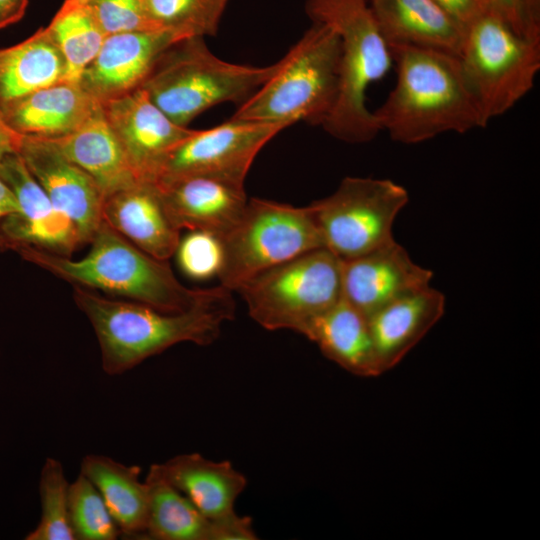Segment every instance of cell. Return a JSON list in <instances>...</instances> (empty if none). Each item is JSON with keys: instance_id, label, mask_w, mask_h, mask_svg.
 <instances>
[{"instance_id": "obj_18", "label": "cell", "mask_w": 540, "mask_h": 540, "mask_svg": "<svg viewBox=\"0 0 540 540\" xmlns=\"http://www.w3.org/2000/svg\"><path fill=\"white\" fill-rule=\"evenodd\" d=\"M103 220L132 244L159 260L175 254L180 229L154 181L139 179L104 197Z\"/></svg>"}, {"instance_id": "obj_31", "label": "cell", "mask_w": 540, "mask_h": 540, "mask_svg": "<svg viewBox=\"0 0 540 540\" xmlns=\"http://www.w3.org/2000/svg\"><path fill=\"white\" fill-rule=\"evenodd\" d=\"M69 519L75 540H115L121 536L101 494L81 473L69 484Z\"/></svg>"}, {"instance_id": "obj_1", "label": "cell", "mask_w": 540, "mask_h": 540, "mask_svg": "<svg viewBox=\"0 0 540 540\" xmlns=\"http://www.w3.org/2000/svg\"><path fill=\"white\" fill-rule=\"evenodd\" d=\"M232 292L222 285L212 287L199 304L177 313L112 300L80 286H74V300L94 329L104 372L114 376L176 344L213 343L222 325L234 318Z\"/></svg>"}, {"instance_id": "obj_4", "label": "cell", "mask_w": 540, "mask_h": 540, "mask_svg": "<svg viewBox=\"0 0 540 540\" xmlns=\"http://www.w3.org/2000/svg\"><path fill=\"white\" fill-rule=\"evenodd\" d=\"M305 9L312 22L332 28L340 41L338 95L322 127L343 142H369L380 129L366 92L393 63L369 0H306Z\"/></svg>"}, {"instance_id": "obj_10", "label": "cell", "mask_w": 540, "mask_h": 540, "mask_svg": "<svg viewBox=\"0 0 540 540\" xmlns=\"http://www.w3.org/2000/svg\"><path fill=\"white\" fill-rule=\"evenodd\" d=\"M408 200L406 189L392 180L346 177L310 206L324 247L349 260L394 240V220Z\"/></svg>"}, {"instance_id": "obj_35", "label": "cell", "mask_w": 540, "mask_h": 540, "mask_svg": "<svg viewBox=\"0 0 540 540\" xmlns=\"http://www.w3.org/2000/svg\"><path fill=\"white\" fill-rule=\"evenodd\" d=\"M466 29L490 9L488 0H433Z\"/></svg>"}, {"instance_id": "obj_17", "label": "cell", "mask_w": 540, "mask_h": 540, "mask_svg": "<svg viewBox=\"0 0 540 540\" xmlns=\"http://www.w3.org/2000/svg\"><path fill=\"white\" fill-rule=\"evenodd\" d=\"M154 182L180 230L205 231L221 238L240 219L248 202L244 184L219 178L183 176Z\"/></svg>"}, {"instance_id": "obj_37", "label": "cell", "mask_w": 540, "mask_h": 540, "mask_svg": "<svg viewBox=\"0 0 540 540\" xmlns=\"http://www.w3.org/2000/svg\"><path fill=\"white\" fill-rule=\"evenodd\" d=\"M29 0H0V29L22 19Z\"/></svg>"}, {"instance_id": "obj_23", "label": "cell", "mask_w": 540, "mask_h": 540, "mask_svg": "<svg viewBox=\"0 0 540 540\" xmlns=\"http://www.w3.org/2000/svg\"><path fill=\"white\" fill-rule=\"evenodd\" d=\"M48 140L95 181L104 197L139 180L102 105L73 132Z\"/></svg>"}, {"instance_id": "obj_16", "label": "cell", "mask_w": 540, "mask_h": 540, "mask_svg": "<svg viewBox=\"0 0 540 540\" xmlns=\"http://www.w3.org/2000/svg\"><path fill=\"white\" fill-rule=\"evenodd\" d=\"M342 261V296L366 317L387 303L430 285L433 273L395 240Z\"/></svg>"}, {"instance_id": "obj_2", "label": "cell", "mask_w": 540, "mask_h": 540, "mask_svg": "<svg viewBox=\"0 0 540 540\" xmlns=\"http://www.w3.org/2000/svg\"><path fill=\"white\" fill-rule=\"evenodd\" d=\"M389 49L396 82L373 111L380 131L395 142L417 144L443 133L484 127L458 56L408 46Z\"/></svg>"}, {"instance_id": "obj_29", "label": "cell", "mask_w": 540, "mask_h": 540, "mask_svg": "<svg viewBox=\"0 0 540 540\" xmlns=\"http://www.w3.org/2000/svg\"><path fill=\"white\" fill-rule=\"evenodd\" d=\"M151 19L184 38L214 36L229 0H144Z\"/></svg>"}, {"instance_id": "obj_15", "label": "cell", "mask_w": 540, "mask_h": 540, "mask_svg": "<svg viewBox=\"0 0 540 540\" xmlns=\"http://www.w3.org/2000/svg\"><path fill=\"white\" fill-rule=\"evenodd\" d=\"M184 39L167 29L106 36L79 84L100 103L132 92L142 86L161 56Z\"/></svg>"}, {"instance_id": "obj_11", "label": "cell", "mask_w": 540, "mask_h": 540, "mask_svg": "<svg viewBox=\"0 0 540 540\" xmlns=\"http://www.w3.org/2000/svg\"><path fill=\"white\" fill-rule=\"evenodd\" d=\"M287 126L230 118L205 130H193L165 158L153 181L209 176L244 184L260 150Z\"/></svg>"}, {"instance_id": "obj_19", "label": "cell", "mask_w": 540, "mask_h": 540, "mask_svg": "<svg viewBox=\"0 0 540 540\" xmlns=\"http://www.w3.org/2000/svg\"><path fill=\"white\" fill-rule=\"evenodd\" d=\"M445 297L430 285L382 306L368 318L379 370L395 367L440 320Z\"/></svg>"}, {"instance_id": "obj_38", "label": "cell", "mask_w": 540, "mask_h": 540, "mask_svg": "<svg viewBox=\"0 0 540 540\" xmlns=\"http://www.w3.org/2000/svg\"><path fill=\"white\" fill-rule=\"evenodd\" d=\"M23 136L12 130L0 112V160L8 154L18 153Z\"/></svg>"}, {"instance_id": "obj_22", "label": "cell", "mask_w": 540, "mask_h": 540, "mask_svg": "<svg viewBox=\"0 0 540 540\" xmlns=\"http://www.w3.org/2000/svg\"><path fill=\"white\" fill-rule=\"evenodd\" d=\"M152 466L210 520L234 513L247 486L246 477L230 461L210 460L199 453L180 454Z\"/></svg>"}, {"instance_id": "obj_25", "label": "cell", "mask_w": 540, "mask_h": 540, "mask_svg": "<svg viewBox=\"0 0 540 540\" xmlns=\"http://www.w3.org/2000/svg\"><path fill=\"white\" fill-rule=\"evenodd\" d=\"M66 64L47 27L24 41L0 49V111L65 79Z\"/></svg>"}, {"instance_id": "obj_21", "label": "cell", "mask_w": 540, "mask_h": 540, "mask_svg": "<svg viewBox=\"0 0 540 540\" xmlns=\"http://www.w3.org/2000/svg\"><path fill=\"white\" fill-rule=\"evenodd\" d=\"M100 105L79 83L62 81L0 112L7 125L18 134L53 139L76 130Z\"/></svg>"}, {"instance_id": "obj_6", "label": "cell", "mask_w": 540, "mask_h": 540, "mask_svg": "<svg viewBox=\"0 0 540 540\" xmlns=\"http://www.w3.org/2000/svg\"><path fill=\"white\" fill-rule=\"evenodd\" d=\"M274 70L275 63L257 67L224 61L204 38L191 37L161 56L141 88L173 122L188 127L218 104L245 101Z\"/></svg>"}, {"instance_id": "obj_3", "label": "cell", "mask_w": 540, "mask_h": 540, "mask_svg": "<svg viewBox=\"0 0 540 540\" xmlns=\"http://www.w3.org/2000/svg\"><path fill=\"white\" fill-rule=\"evenodd\" d=\"M89 243V252L78 260L30 246L15 251L28 262L74 286L102 290L164 312L189 310L209 293L210 288L184 286L167 261L147 254L104 220Z\"/></svg>"}, {"instance_id": "obj_12", "label": "cell", "mask_w": 540, "mask_h": 540, "mask_svg": "<svg viewBox=\"0 0 540 540\" xmlns=\"http://www.w3.org/2000/svg\"><path fill=\"white\" fill-rule=\"evenodd\" d=\"M0 176L15 194L20 212L0 225V249L30 246L68 256L82 245L71 219L57 209L19 153L0 160Z\"/></svg>"}, {"instance_id": "obj_14", "label": "cell", "mask_w": 540, "mask_h": 540, "mask_svg": "<svg viewBox=\"0 0 540 540\" xmlns=\"http://www.w3.org/2000/svg\"><path fill=\"white\" fill-rule=\"evenodd\" d=\"M18 153L51 202L89 243L103 221L104 195L95 181L48 139L23 136Z\"/></svg>"}, {"instance_id": "obj_36", "label": "cell", "mask_w": 540, "mask_h": 540, "mask_svg": "<svg viewBox=\"0 0 540 540\" xmlns=\"http://www.w3.org/2000/svg\"><path fill=\"white\" fill-rule=\"evenodd\" d=\"M490 9L499 16L514 32L525 36L522 0H488Z\"/></svg>"}, {"instance_id": "obj_9", "label": "cell", "mask_w": 540, "mask_h": 540, "mask_svg": "<svg viewBox=\"0 0 540 540\" xmlns=\"http://www.w3.org/2000/svg\"><path fill=\"white\" fill-rule=\"evenodd\" d=\"M237 292L261 327L302 334L342 297V261L318 248L254 276Z\"/></svg>"}, {"instance_id": "obj_20", "label": "cell", "mask_w": 540, "mask_h": 540, "mask_svg": "<svg viewBox=\"0 0 540 540\" xmlns=\"http://www.w3.org/2000/svg\"><path fill=\"white\" fill-rule=\"evenodd\" d=\"M369 5L388 47L459 56L465 29L433 0H369Z\"/></svg>"}, {"instance_id": "obj_7", "label": "cell", "mask_w": 540, "mask_h": 540, "mask_svg": "<svg viewBox=\"0 0 540 540\" xmlns=\"http://www.w3.org/2000/svg\"><path fill=\"white\" fill-rule=\"evenodd\" d=\"M458 59L485 127L533 88L540 70V41L517 34L489 9L465 29Z\"/></svg>"}, {"instance_id": "obj_28", "label": "cell", "mask_w": 540, "mask_h": 540, "mask_svg": "<svg viewBox=\"0 0 540 540\" xmlns=\"http://www.w3.org/2000/svg\"><path fill=\"white\" fill-rule=\"evenodd\" d=\"M47 28L65 60L64 81L79 83L99 53L106 35L87 4L61 6Z\"/></svg>"}, {"instance_id": "obj_5", "label": "cell", "mask_w": 540, "mask_h": 540, "mask_svg": "<svg viewBox=\"0 0 540 540\" xmlns=\"http://www.w3.org/2000/svg\"><path fill=\"white\" fill-rule=\"evenodd\" d=\"M340 41L327 25L312 22L275 63L272 75L245 101L232 119L321 125L338 95Z\"/></svg>"}, {"instance_id": "obj_27", "label": "cell", "mask_w": 540, "mask_h": 540, "mask_svg": "<svg viewBox=\"0 0 540 540\" xmlns=\"http://www.w3.org/2000/svg\"><path fill=\"white\" fill-rule=\"evenodd\" d=\"M145 482L149 505L144 538L154 540H212V521L203 515L151 465Z\"/></svg>"}, {"instance_id": "obj_34", "label": "cell", "mask_w": 540, "mask_h": 540, "mask_svg": "<svg viewBox=\"0 0 540 540\" xmlns=\"http://www.w3.org/2000/svg\"><path fill=\"white\" fill-rule=\"evenodd\" d=\"M212 521V540H254L257 534L252 519L236 512Z\"/></svg>"}, {"instance_id": "obj_30", "label": "cell", "mask_w": 540, "mask_h": 540, "mask_svg": "<svg viewBox=\"0 0 540 540\" xmlns=\"http://www.w3.org/2000/svg\"><path fill=\"white\" fill-rule=\"evenodd\" d=\"M69 484L61 462L46 458L39 481L40 521L26 540H75L69 519Z\"/></svg>"}, {"instance_id": "obj_32", "label": "cell", "mask_w": 540, "mask_h": 540, "mask_svg": "<svg viewBox=\"0 0 540 540\" xmlns=\"http://www.w3.org/2000/svg\"><path fill=\"white\" fill-rule=\"evenodd\" d=\"M180 269L188 277L205 280L218 276L223 262V248L219 237L199 230L180 237L175 254Z\"/></svg>"}, {"instance_id": "obj_26", "label": "cell", "mask_w": 540, "mask_h": 540, "mask_svg": "<svg viewBox=\"0 0 540 540\" xmlns=\"http://www.w3.org/2000/svg\"><path fill=\"white\" fill-rule=\"evenodd\" d=\"M80 473L101 494L121 535L144 538L149 495L145 480H140L141 468L120 463L108 456L89 454L82 459Z\"/></svg>"}, {"instance_id": "obj_13", "label": "cell", "mask_w": 540, "mask_h": 540, "mask_svg": "<svg viewBox=\"0 0 540 540\" xmlns=\"http://www.w3.org/2000/svg\"><path fill=\"white\" fill-rule=\"evenodd\" d=\"M101 105L139 179L153 181L168 154L193 131L173 122L141 87Z\"/></svg>"}, {"instance_id": "obj_40", "label": "cell", "mask_w": 540, "mask_h": 540, "mask_svg": "<svg viewBox=\"0 0 540 540\" xmlns=\"http://www.w3.org/2000/svg\"><path fill=\"white\" fill-rule=\"evenodd\" d=\"M86 3H87V0H65L62 6L70 7V6H76V5H83Z\"/></svg>"}, {"instance_id": "obj_8", "label": "cell", "mask_w": 540, "mask_h": 540, "mask_svg": "<svg viewBox=\"0 0 540 540\" xmlns=\"http://www.w3.org/2000/svg\"><path fill=\"white\" fill-rule=\"evenodd\" d=\"M220 240L223 262L217 277L231 291L274 266L324 247L310 205L259 198L248 200L240 219Z\"/></svg>"}, {"instance_id": "obj_24", "label": "cell", "mask_w": 540, "mask_h": 540, "mask_svg": "<svg viewBox=\"0 0 540 540\" xmlns=\"http://www.w3.org/2000/svg\"><path fill=\"white\" fill-rule=\"evenodd\" d=\"M328 359L361 377L381 374L368 318L343 296L317 316L302 333Z\"/></svg>"}, {"instance_id": "obj_33", "label": "cell", "mask_w": 540, "mask_h": 540, "mask_svg": "<svg viewBox=\"0 0 540 540\" xmlns=\"http://www.w3.org/2000/svg\"><path fill=\"white\" fill-rule=\"evenodd\" d=\"M86 4L106 36L162 29L151 19L144 0H87Z\"/></svg>"}, {"instance_id": "obj_39", "label": "cell", "mask_w": 540, "mask_h": 540, "mask_svg": "<svg viewBox=\"0 0 540 540\" xmlns=\"http://www.w3.org/2000/svg\"><path fill=\"white\" fill-rule=\"evenodd\" d=\"M19 212L20 207L15 194L0 176V225L5 218Z\"/></svg>"}]
</instances>
